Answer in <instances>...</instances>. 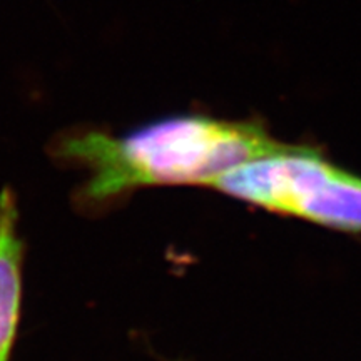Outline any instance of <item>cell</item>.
<instances>
[{"label":"cell","mask_w":361,"mask_h":361,"mask_svg":"<svg viewBox=\"0 0 361 361\" xmlns=\"http://www.w3.org/2000/svg\"><path fill=\"white\" fill-rule=\"evenodd\" d=\"M291 146L252 121L173 114L123 134L79 126L57 134L49 151L57 162L84 171L75 204L94 213L142 188H209L238 166Z\"/></svg>","instance_id":"cell-1"},{"label":"cell","mask_w":361,"mask_h":361,"mask_svg":"<svg viewBox=\"0 0 361 361\" xmlns=\"http://www.w3.org/2000/svg\"><path fill=\"white\" fill-rule=\"evenodd\" d=\"M209 189L273 214L361 233V176L310 146L293 144L238 166L213 180Z\"/></svg>","instance_id":"cell-2"},{"label":"cell","mask_w":361,"mask_h":361,"mask_svg":"<svg viewBox=\"0 0 361 361\" xmlns=\"http://www.w3.org/2000/svg\"><path fill=\"white\" fill-rule=\"evenodd\" d=\"M19 211L11 188L0 192V361L11 360L20 318L24 243Z\"/></svg>","instance_id":"cell-3"}]
</instances>
